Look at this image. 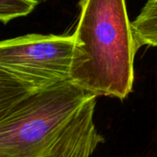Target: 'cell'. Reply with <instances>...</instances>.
<instances>
[{
	"mask_svg": "<svg viewBox=\"0 0 157 157\" xmlns=\"http://www.w3.org/2000/svg\"><path fill=\"white\" fill-rule=\"evenodd\" d=\"M38 4V0H0V20L6 24L14 18L28 16Z\"/></svg>",
	"mask_w": 157,
	"mask_h": 157,
	"instance_id": "cell-5",
	"label": "cell"
},
{
	"mask_svg": "<svg viewBox=\"0 0 157 157\" xmlns=\"http://www.w3.org/2000/svg\"><path fill=\"white\" fill-rule=\"evenodd\" d=\"M96 100L72 81L0 100V157H90Z\"/></svg>",
	"mask_w": 157,
	"mask_h": 157,
	"instance_id": "cell-1",
	"label": "cell"
},
{
	"mask_svg": "<svg viewBox=\"0 0 157 157\" xmlns=\"http://www.w3.org/2000/svg\"><path fill=\"white\" fill-rule=\"evenodd\" d=\"M135 40L142 46L157 47V0H149L132 22Z\"/></svg>",
	"mask_w": 157,
	"mask_h": 157,
	"instance_id": "cell-4",
	"label": "cell"
},
{
	"mask_svg": "<svg viewBox=\"0 0 157 157\" xmlns=\"http://www.w3.org/2000/svg\"><path fill=\"white\" fill-rule=\"evenodd\" d=\"M73 36L71 81L97 98H125L132 89L134 58L140 48L126 0H80Z\"/></svg>",
	"mask_w": 157,
	"mask_h": 157,
	"instance_id": "cell-2",
	"label": "cell"
},
{
	"mask_svg": "<svg viewBox=\"0 0 157 157\" xmlns=\"http://www.w3.org/2000/svg\"><path fill=\"white\" fill-rule=\"evenodd\" d=\"M72 35L28 34L0 43V100L71 81Z\"/></svg>",
	"mask_w": 157,
	"mask_h": 157,
	"instance_id": "cell-3",
	"label": "cell"
}]
</instances>
